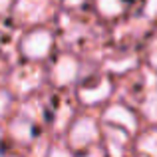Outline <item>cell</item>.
Masks as SVG:
<instances>
[{
  "label": "cell",
  "instance_id": "obj_1",
  "mask_svg": "<svg viewBox=\"0 0 157 157\" xmlns=\"http://www.w3.org/2000/svg\"><path fill=\"white\" fill-rule=\"evenodd\" d=\"M54 46H56L54 32L44 24H36L20 36L18 52L22 60H26L28 64H38V62H44L50 58Z\"/></svg>",
  "mask_w": 157,
  "mask_h": 157
},
{
  "label": "cell",
  "instance_id": "obj_2",
  "mask_svg": "<svg viewBox=\"0 0 157 157\" xmlns=\"http://www.w3.org/2000/svg\"><path fill=\"white\" fill-rule=\"evenodd\" d=\"M101 141V123L92 115H78L66 131V143L72 151H86Z\"/></svg>",
  "mask_w": 157,
  "mask_h": 157
},
{
  "label": "cell",
  "instance_id": "obj_3",
  "mask_svg": "<svg viewBox=\"0 0 157 157\" xmlns=\"http://www.w3.org/2000/svg\"><path fill=\"white\" fill-rule=\"evenodd\" d=\"M101 129L133 137L139 131V115L125 104H109L101 113Z\"/></svg>",
  "mask_w": 157,
  "mask_h": 157
},
{
  "label": "cell",
  "instance_id": "obj_4",
  "mask_svg": "<svg viewBox=\"0 0 157 157\" xmlns=\"http://www.w3.org/2000/svg\"><path fill=\"white\" fill-rule=\"evenodd\" d=\"M82 76V62L76 54L64 52L56 56L48 70V80L54 88H72Z\"/></svg>",
  "mask_w": 157,
  "mask_h": 157
},
{
  "label": "cell",
  "instance_id": "obj_5",
  "mask_svg": "<svg viewBox=\"0 0 157 157\" xmlns=\"http://www.w3.org/2000/svg\"><path fill=\"white\" fill-rule=\"evenodd\" d=\"M12 14L28 26L44 24L52 16V0H14Z\"/></svg>",
  "mask_w": 157,
  "mask_h": 157
},
{
  "label": "cell",
  "instance_id": "obj_6",
  "mask_svg": "<svg viewBox=\"0 0 157 157\" xmlns=\"http://www.w3.org/2000/svg\"><path fill=\"white\" fill-rule=\"evenodd\" d=\"M111 92H113V82L109 78H100L98 82L78 90V100L84 105H100L109 100Z\"/></svg>",
  "mask_w": 157,
  "mask_h": 157
},
{
  "label": "cell",
  "instance_id": "obj_7",
  "mask_svg": "<svg viewBox=\"0 0 157 157\" xmlns=\"http://www.w3.org/2000/svg\"><path fill=\"white\" fill-rule=\"evenodd\" d=\"M8 135L14 143L30 145L36 137V121L26 113H18L8 121Z\"/></svg>",
  "mask_w": 157,
  "mask_h": 157
},
{
  "label": "cell",
  "instance_id": "obj_8",
  "mask_svg": "<svg viewBox=\"0 0 157 157\" xmlns=\"http://www.w3.org/2000/svg\"><path fill=\"white\" fill-rule=\"evenodd\" d=\"M133 149L139 155L157 157V125L151 123V127L139 129L133 135Z\"/></svg>",
  "mask_w": 157,
  "mask_h": 157
},
{
  "label": "cell",
  "instance_id": "obj_9",
  "mask_svg": "<svg viewBox=\"0 0 157 157\" xmlns=\"http://www.w3.org/2000/svg\"><path fill=\"white\" fill-rule=\"evenodd\" d=\"M96 2V10L100 12L101 18L113 20L125 12V0H94Z\"/></svg>",
  "mask_w": 157,
  "mask_h": 157
},
{
  "label": "cell",
  "instance_id": "obj_10",
  "mask_svg": "<svg viewBox=\"0 0 157 157\" xmlns=\"http://www.w3.org/2000/svg\"><path fill=\"white\" fill-rule=\"evenodd\" d=\"M139 113L149 123L157 125V90H151L141 100V104H139Z\"/></svg>",
  "mask_w": 157,
  "mask_h": 157
},
{
  "label": "cell",
  "instance_id": "obj_11",
  "mask_svg": "<svg viewBox=\"0 0 157 157\" xmlns=\"http://www.w3.org/2000/svg\"><path fill=\"white\" fill-rule=\"evenodd\" d=\"M14 111V94L6 88H0V121L8 119Z\"/></svg>",
  "mask_w": 157,
  "mask_h": 157
},
{
  "label": "cell",
  "instance_id": "obj_12",
  "mask_svg": "<svg viewBox=\"0 0 157 157\" xmlns=\"http://www.w3.org/2000/svg\"><path fill=\"white\" fill-rule=\"evenodd\" d=\"M147 62L153 70H157V36L151 40L149 48H147Z\"/></svg>",
  "mask_w": 157,
  "mask_h": 157
},
{
  "label": "cell",
  "instance_id": "obj_13",
  "mask_svg": "<svg viewBox=\"0 0 157 157\" xmlns=\"http://www.w3.org/2000/svg\"><path fill=\"white\" fill-rule=\"evenodd\" d=\"M12 4L14 0H0V14H8L12 10Z\"/></svg>",
  "mask_w": 157,
  "mask_h": 157
},
{
  "label": "cell",
  "instance_id": "obj_14",
  "mask_svg": "<svg viewBox=\"0 0 157 157\" xmlns=\"http://www.w3.org/2000/svg\"><path fill=\"white\" fill-rule=\"evenodd\" d=\"M2 145H4V133L0 131V153H2Z\"/></svg>",
  "mask_w": 157,
  "mask_h": 157
}]
</instances>
